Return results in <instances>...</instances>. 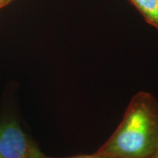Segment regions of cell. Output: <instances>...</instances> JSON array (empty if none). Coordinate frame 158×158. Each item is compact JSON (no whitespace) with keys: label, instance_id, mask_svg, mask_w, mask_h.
I'll return each instance as SVG.
<instances>
[{"label":"cell","instance_id":"obj_1","mask_svg":"<svg viewBox=\"0 0 158 158\" xmlns=\"http://www.w3.org/2000/svg\"><path fill=\"white\" fill-rule=\"evenodd\" d=\"M158 152V100L135 94L118 127L96 154L114 158H151Z\"/></svg>","mask_w":158,"mask_h":158},{"label":"cell","instance_id":"obj_2","mask_svg":"<svg viewBox=\"0 0 158 158\" xmlns=\"http://www.w3.org/2000/svg\"><path fill=\"white\" fill-rule=\"evenodd\" d=\"M0 158H49L15 119L0 123Z\"/></svg>","mask_w":158,"mask_h":158},{"label":"cell","instance_id":"obj_3","mask_svg":"<svg viewBox=\"0 0 158 158\" xmlns=\"http://www.w3.org/2000/svg\"><path fill=\"white\" fill-rule=\"evenodd\" d=\"M147 23L158 29V0H129Z\"/></svg>","mask_w":158,"mask_h":158},{"label":"cell","instance_id":"obj_4","mask_svg":"<svg viewBox=\"0 0 158 158\" xmlns=\"http://www.w3.org/2000/svg\"><path fill=\"white\" fill-rule=\"evenodd\" d=\"M49 158H114L110 157L108 156H104L101 155H98V154L94 153L92 155H78L75 156H71V157H51Z\"/></svg>","mask_w":158,"mask_h":158},{"label":"cell","instance_id":"obj_5","mask_svg":"<svg viewBox=\"0 0 158 158\" xmlns=\"http://www.w3.org/2000/svg\"><path fill=\"white\" fill-rule=\"evenodd\" d=\"M11 2H13V0H0V9L8 5Z\"/></svg>","mask_w":158,"mask_h":158},{"label":"cell","instance_id":"obj_6","mask_svg":"<svg viewBox=\"0 0 158 158\" xmlns=\"http://www.w3.org/2000/svg\"><path fill=\"white\" fill-rule=\"evenodd\" d=\"M151 158H158V152H157V153H156V154H155V155H154V156H153V157H151Z\"/></svg>","mask_w":158,"mask_h":158}]
</instances>
